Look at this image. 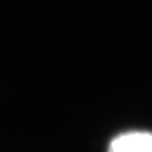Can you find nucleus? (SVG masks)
<instances>
[{"label":"nucleus","mask_w":152,"mask_h":152,"mask_svg":"<svg viewBox=\"0 0 152 152\" xmlns=\"http://www.w3.org/2000/svg\"><path fill=\"white\" fill-rule=\"evenodd\" d=\"M108 152H152V132L132 131L119 134L110 141Z\"/></svg>","instance_id":"f257e3e1"}]
</instances>
